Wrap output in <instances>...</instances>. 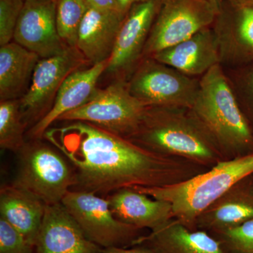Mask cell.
I'll return each mask as SVG.
<instances>
[{
	"instance_id": "30",
	"label": "cell",
	"mask_w": 253,
	"mask_h": 253,
	"mask_svg": "<svg viewBox=\"0 0 253 253\" xmlns=\"http://www.w3.org/2000/svg\"><path fill=\"white\" fill-rule=\"evenodd\" d=\"M85 1L91 7L120 12L118 11L116 0H85Z\"/></svg>"
},
{
	"instance_id": "11",
	"label": "cell",
	"mask_w": 253,
	"mask_h": 253,
	"mask_svg": "<svg viewBox=\"0 0 253 253\" xmlns=\"http://www.w3.org/2000/svg\"><path fill=\"white\" fill-rule=\"evenodd\" d=\"M161 0H149L134 5L122 23L106 72L116 81H127L143 59L150 31Z\"/></svg>"
},
{
	"instance_id": "28",
	"label": "cell",
	"mask_w": 253,
	"mask_h": 253,
	"mask_svg": "<svg viewBox=\"0 0 253 253\" xmlns=\"http://www.w3.org/2000/svg\"><path fill=\"white\" fill-rule=\"evenodd\" d=\"M0 253H35V246L0 217Z\"/></svg>"
},
{
	"instance_id": "34",
	"label": "cell",
	"mask_w": 253,
	"mask_h": 253,
	"mask_svg": "<svg viewBox=\"0 0 253 253\" xmlns=\"http://www.w3.org/2000/svg\"><path fill=\"white\" fill-rule=\"evenodd\" d=\"M41 1H51V0H41Z\"/></svg>"
},
{
	"instance_id": "20",
	"label": "cell",
	"mask_w": 253,
	"mask_h": 253,
	"mask_svg": "<svg viewBox=\"0 0 253 253\" xmlns=\"http://www.w3.org/2000/svg\"><path fill=\"white\" fill-rule=\"evenodd\" d=\"M155 253H226L211 233L191 229L176 219L150 231L136 241Z\"/></svg>"
},
{
	"instance_id": "19",
	"label": "cell",
	"mask_w": 253,
	"mask_h": 253,
	"mask_svg": "<svg viewBox=\"0 0 253 253\" xmlns=\"http://www.w3.org/2000/svg\"><path fill=\"white\" fill-rule=\"evenodd\" d=\"M126 16L89 6L83 18L76 48L91 65L110 59Z\"/></svg>"
},
{
	"instance_id": "31",
	"label": "cell",
	"mask_w": 253,
	"mask_h": 253,
	"mask_svg": "<svg viewBox=\"0 0 253 253\" xmlns=\"http://www.w3.org/2000/svg\"><path fill=\"white\" fill-rule=\"evenodd\" d=\"M116 1L117 3L118 11L123 16H126L134 5L149 1V0H116Z\"/></svg>"
},
{
	"instance_id": "6",
	"label": "cell",
	"mask_w": 253,
	"mask_h": 253,
	"mask_svg": "<svg viewBox=\"0 0 253 253\" xmlns=\"http://www.w3.org/2000/svg\"><path fill=\"white\" fill-rule=\"evenodd\" d=\"M132 96L146 106L191 109L200 78L191 77L152 57L141 60L126 81Z\"/></svg>"
},
{
	"instance_id": "14",
	"label": "cell",
	"mask_w": 253,
	"mask_h": 253,
	"mask_svg": "<svg viewBox=\"0 0 253 253\" xmlns=\"http://www.w3.org/2000/svg\"><path fill=\"white\" fill-rule=\"evenodd\" d=\"M61 204L46 206L35 253H104Z\"/></svg>"
},
{
	"instance_id": "29",
	"label": "cell",
	"mask_w": 253,
	"mask_h": 253,
	"mask_svg": "<svg viewBox=\"0 0 253 253\" xmlns=\"http://www.w3.org/2000/svg\"><path fill=\"white\" fill-rule=\"evenodd\" d=\"M104 253H155L144 245H136L129 248L111 247L104 249Z\"/></svg>"
},
{
	"instance_id": "24",
	"label": "cell",
	"mask_w": 253,
	"mask_h": 253,
	"mask_svg": "<svg viewBox=\"0 0 253 253\" xmlns=\"http://www.w3.org/2000/svg\"><path fill=\"white\" fill-rule=\"evenodd\" d=\"M89 7L85 0H56L58 32L68 47H76L80 26Z\"/></svg>"
},
{
	"instance_id": "5",
	"label": "cell",
	"mask_w": 253,
	"mask_h": 253,
	"mask_svg": "<svg viewBox=\"0 0 253 253\" xmlns=\"http://www.w3.org/2000/svg\"><path fill=\"white\" fill-rule=\"evenodd\" d=\"M18 155V168L13 185L41 199L46 206L61 204L76 186L72 166L57 149L32 139Z\"/></svg>"
},
{
	"instance_id": "2",
	"label": "cell",
	"mask_w": 253,
	"mask_h": 253,
	"mask_svg": "<svg viewBox=\"0 0 253 253\" xmlns=\"http://www.w3.org/2000/svg\"><path fill=\"white\" fill-rule=\"evenodd\" d=\"M128 139L154 154L186 160L206 168L224 160L189 109L148 106Z\"/></svg>"
},
{
	"instance_id": "32",
	"label": "cell",
	"mask_w": 253,
	"mask_h": 253,
	"mask_svg": "<svg viewBox=\"0 0 253 253\" xmlns=\"http://www.w3.org/2000/svg\"><path fill=\"white\" fill-rule=\"evenodd\" d=\"M207 1H209V2L214 6L218 14V13L220 11L221 7H222L224 0H207Z\"/></svg>"
},
{
	"instance_id": "27",
	"label": "cell",
	"mask_w": 253,
	"mask_h": 253,
	"mask_svg": "<svg viewBox=\"0 0 253 253\" xmlns=\"http://www.w3.org/2000/svg\"><path fill=\"white\" fill-rule=\"evenodd\" d=\"M25 0H0V46L11 42Z\"/></svg>"
},
{
	"instance_id": "10",
	"label": "cell",
	"mask_w": 253,
	"mask_h": 253,
	"mask_svg": "<svg viewBox=\"0 0 253 253\" xmlns=\"http://www.w3.org/2000/svg\"><path fill=\"white\" fill-rule=\"evenodd\" d=\"M86 62L76 47H68L61 54L40 60L29 87L19 100L27 126H34L49 112L63 82Z\"/></svg>"
},
{
	"instance_id": "4",
	"label": "cell",
	"mask_w": 253,
	"mask_h": 253,
	"mask_svg": "<svg viewBox=\"0 0 253 253\" xmlns=\"http://www.w3.org/2000/svg\"><path fill=\"white\" fill-rule=\"evenodd\" d=\"M253 174V154L223 160L187 180L164 187L133 189L172 205L174 219L196 229L197 218L243 178Z\"/></svg>"
},
{
	"instance_id": "23",
	"label": "cell",
	"mask_w": 253,
	"mask_h": 253,
	"mask_svg": "<svg viewBox=\"0 0 253 253\" xmlns=\"http://www.w3.org/2000/svg\"><path fill=\"white\" fill-rule=\"evenodd\" d=\"M25 122L18 99L0 101V146L18 154L25 145Z\"/></svg>"
},
{
	"instance_id": "12",
	"label": "cell",
	"mask_w": 253,
	"mask_h": 253,
	"mask_svg": "<svg viewBox=\"0 0 253 253\" xmlns=\"http://www.w3.org/2000/svg\"><path fill=\"white\" fill-rule=\"evenodd\" d=\"M223 4L212 29L217 37L221 65L236 67L253 62V0L239 6Z\"/></svg>"
},
{
	"instance_id": "33",
	"label": "cell",
	"mask_w": 253,
	"mask_h": 253,
	"mask_svg": "<svg viewBox=\"0 0 253 253\" xmlns=\"http://www.w3.org/2000/svg\"><path fill=\"white\" fill-rule=\"evenodd\" d=\"M224 1H227L229 4L239 6V5L246 4V3L249 2L251 0H224Z\"/></svg>"
},
{
	"instance_id": "21",
	"label": "cell",
	"mask_w": 253,
	"mask_h": 253,
	"mask_svg": "<svg viewBox=\"0 0 253 253\" xmlns=\"http://www.w3.org/2000/svg\"><path fill=\"white\" fill-rule=\"evenodd\" d=\"M46 205L34 195L13 185L0 189V214L15 229L35 246Z\"/></svg>"
},
{
	"instance_id": "7",
	"label": "cell",
	"mask_w": 253,
	"mask_h": 253,
	"mask_svg": "<svg viewBox=\"0 0 253 253\" xmlns=\"http://www.w3.org/2000/svg\"><path fill=\"white\" fill-rule=\"evenodd\" d=\"M147 107L131 95L126 81H116L104 89H96L85 104L63 115L59 121L91 123L128 139Z\"/></svg>"
},
{
	"instance_id": "25",
	"label": "cell",
	"mask_w": 253,
	"mask_h": 253,
	"mask_svg": "<svg viewBox=\"0 0 253 253\" xmlns=\"http://www.w3.org/2000/svg\"><path fill=\"white\" fill-rule=\"evenodd\" d=\"M224 68L233 92L253 132V62Z\"/></svg>"
},
{
	"instance_id": "1",
	"label": "cell",
	"mask_w": 253,
	"mask_h": 253,
	"mask_svg": "<svg viewBox=\"0 0 253 253\" xmlns=\"http://www.w3.org/2000/svg\"><path fill=\"white\" fill-rule=\"evenodd\" d=\"M49 128L45 138L72 166L81 191L109 196L125 188L164 187L209 168L151 152L91 123L66 122Z\"/></svg>"
},
{
	"instance_id": "26",
	"label": "cell",
	"mask_w": 253,
	"mask_h": 253,
	"mask_svg": "<svg viewBox=\"0 0 253 253\" xmlns=\"http://www.w3.org/2000/svg\"><path fill=\"white\" fill-rule=\"evenodd\" d=\"M211 234L220 242L226 253H253V219Z\"/></svg>"
},
{
	"instance_id": "15",
	"label": "cell",
	"mask_w": 253,
	"mask_h": 253,
	"mask_svg": "<svg viewBox=\"0 0 253 253\" xmlns=\"http://www.w3.org/2000/svg\"><path fill=\"white\" fill-rule=\"evenodd\" d=\"M151 57L194 78L202 77L221 64L219 44L212 27L205 28Z\"/></svg>"
},
{
	"instance_id": "13",
	"label": "cell",
	"mask_w": 253,
	"mask_h": 253,
	"mask_svg": "<svg viewBox=\"0 0 253 253\" xmlns=\"http://www.w3.org/2000/svg\"><path fill=\"white\" fill-rule=\"evenodd\" d=\"M56 0H25L14 40L41 59L61 54L66 46L58 32Z\"/></svg>"
},
{
	"instance_id": "16",
	"label": "cell",
	"mask_w": 253,
	"mask_h": 253,
	"mask_svg": "<svg viewBox=\"0 0 253 253\" xmlns=\"http://www.w3.org/2000/svg\"><path fill=\"white\" fill-rule=\"evenodd\" d=\"M109 63V59L70 75L60 87L49 112L31 126L28 131L30 138L41 139L51 125L59 121L61 116L85 104L97 89L98 81L106 72Z\"/></svg>"
},
{
	"instance_id": "18",
	"label": "cell",
	"mask_w": 253,
	"mask_h": 253,
	"mask_svg": "<svg viewBox=\"0 0 253 253\" xmlns=\"http://www.w3.org/2000/svg\"><path fill=\"white\" fill-rule=\"evenodd\" d=\"M106 199L118 220L142 230H154L174 218L169 202L154 199L132 188L118 190Z\"/></svg>"
},
{
	"instance_id": "17",
	"label": "cell",
	"mask_w": 253,
	"mask_h": 253,
	"mask_svg": "<svg viewBox=\"0 0 253 253\" xmlns=\"http://www.w3.org/2000/svg\"><path fill=\"white\" fill-rule=\"evenodd\" d=\"M253 219V174L243 178L200 214L196 229L209 233Z\"/></svg>"
},
{
	"instance_id": "22",
	"label": "cell",
	"mask_w": 253,
	"mask_h": 253,
	"mask_svg": "<svg viewBox=\"0 0 253 253\" xmlns=\"http://www.w3.org/2000/svg\"><path fill=\"white\" fill-rule=\"evenodd\" d=\"M41 57L19 44L0 47V100L18 99L31 81Z\"/></svg>"
},
{
	"instance_id": "9",
	"label": "cell",
	"mask_w": 253,
	"mask_h": 253,
	"mask_svg": "<svg viewBox=\"0 0 253 253\" xmlns=\"http://www.w3.org/2000/svg\"><path fill=\"white\" fill-rule=\"evenodd\" d=\"M217 12L207 0H161L145 45L143 58L212 27Z\"/></svg>"
},
{
	"instance_id": "3",
	"label": "cell",
	"mask_w": 253,
	"mask_h": 253,
	"mask_svg": "<svg viewBox=\"0 0 253 253\" xmlns=\"http://www.w3.org/2000/svg\"><path fill=\"white\" fill-rule=\"evenodd\" d=\"M212 137L224 160L253 154V132L221 64L200 78L199 90L189 109Z\"/></svg>"
},
{
	"instance_id": "8",
	"label": "cell",
	"mask_w": 253,
	"mask_h": 253,
	"mask_svg": "<svg viewBox=\"0 0 253 253\" xmlns=\"http://www.w3.org/2000/svg\"><path fill=\"white\" fill-rule=\"evenodd\" d=\"M61 204L86 236L104 249L132 247L145 235L142 229L118 220L107 199L94 193L71 190Z\"/></svg>"
}]
</instances>
